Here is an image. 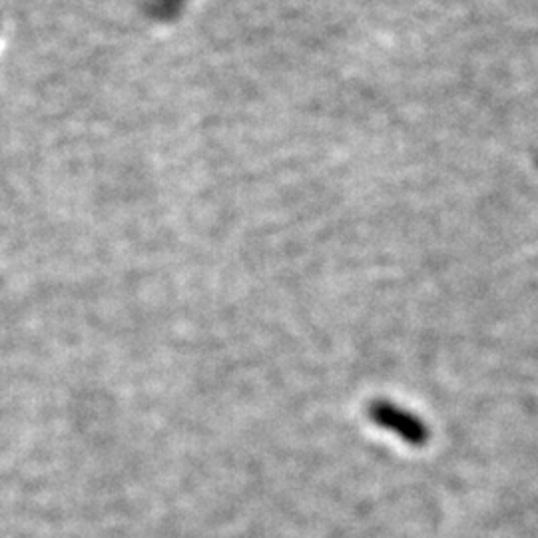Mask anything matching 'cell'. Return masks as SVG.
<instances>
[{
  "mask_svg": "<svg viewBox=\"0 0 538 538\" xmlns=\"http://www.w3.org/2000/svg\"><path fill=\"white\" fill-rule=\"evenodd\" d=\"M369 419L413 447H423L429 441V427L421 417L389 401H373L367 409Z\"/></svg>",
  "mask_w": 538,
  "mask_h": 538,
  "instance_id": "1",
  "label": "cell"
}]
</instances>
